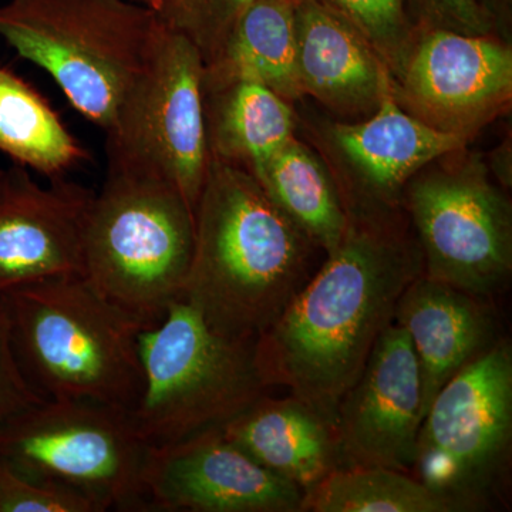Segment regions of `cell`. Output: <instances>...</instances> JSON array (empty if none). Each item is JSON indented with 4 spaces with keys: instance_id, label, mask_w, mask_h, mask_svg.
Wrapping results in <instances>:
<instances>
[{
    "instance_id": "cell-1",
    "label": "cell",
    "mask_w": 512,
    "mask_h": 512,
    "mask_svg": "<svg viewBox=\"0 0 512 512\" xmlns=\"http://www.w3.org/2000/svg\"><path fill=\"white\" fill-rule=\"evenodd\" d=\"M421 274L419 245L399 212L349 214L339 247L255 340L262 382L269 390H288L336 426L343 394L394 322L400 296Z\"/></svg>"
},
{
    "instance_id": "cell-2",
    "label": "cell",
    "mask_w": 512,
    "mask_h": 512,
    "mask_svg": "<svg viewBox=\"0 0 512 512\" xmlns=\"http://www.w3.org/2000/svg\"><path fill=\"white\" fill-rule=\"evenodd\" d=\"M194 220L180 299L225 338L255 343L315 274L320 249L247 168L215 158Z\"/></svg>"
},
{
    "instance_id": "cell-3",
    "label": "cell",
    "mask_w": 512,
    "mask_h": 512,
    "mask_svg": "<svg viewBox=\"0 0 512 512\" xmlns=\"http://www.w3.org/2000/svg\"><path fill=\"white\" fill-rule=\"evenodd\" d=\"M10 348L45 400H92L131 410L143 390L141 328L83 275L0 293Z\"/></svg>"
},
{
    "instance_id": "cell-4",
    "label": "cell",
    "mask_w": 512,
    "mask_h": 512,
    "mask_svg": "<svg viewBox=\"0 0 512 512\" xmlns=\"http://www.w3.org/2000/svg\"><path fill=\"white\" fill-rule=\"evenodd\" d=\"M194 210L174 185L107 170L84 228V278L143 329L180 299L194 251Z\"/></svg>"
},
{
    "instance_id": "cell-5",
    "label": "cell",
    "mask_w": 512,
    "mask_h": 512,
    "mask_svg": "<svg viewBox=\"0 0 512 512\" xmlns=\"http://www.w3.org/2000/svg\"><path fill=\"white\" fill-rule=\"evenodd\" d=\"M161 20L127 0H8L0 39L42 67L70 104L106 133L143 72Z\"/></svg>"
},
{
    "instance_id": "cell-6",
    "label": "cell",
    "mask_w": 512,
    "mask_h": 512,
    "mask_svg": "<svg viewBox=\"0 0 512 512\" xmlns=\"http://www.w3.org/2000/svg\"><path fill=\"white\" fill-rule=\"evenodd\" d=\"M143 390L131 420L150 447L220 430L269 389L254 343L225 338L183 301L138 335Z\"/></svg>"
},
{
    "instance_id": "cell-7",
    "label": "cell",
    "mask_w": 512,
    "mask_h": 512,
    "mask_svg": "<svg viewBox=\"0 0 512 512\" xmlns=\"http://www.w3.org/2000/svg\"><path fill=\"white\" fill-rule=\"evenodd\" d=\"M150 446L128 410L92 400H42L0 423V460L77 491L101 512L148 511Z\"/></svg>"
},
{
    "instance_id": "cell-8",
    "label": "cell",
    "mask_w": 512,
    "mask_h": 512,
    "mask_svg": "<svg viewBox=\"0 0 512 512\" xmlns=\"http://www.w3.org/2000/svg\"><path fill=\"white\" fill-rule=\"evenodd\" d=\"M511 456L512 346L504 336L434 397L412 473L460 512L494 510L510 484Z\"/></svg>"
},
{
    "instance_id": "cell-9",
    "label": "cell",
    "mask_w": 512,
    "mask_h": 512,
    "mask_svg": "<svg viewBox=\"0 0 512 512\" xmlns=\"http://www.w3.org/2000/svg\"><path fill=\"white\" fill-rule=\"evenodd\" d=\"M402 208L424 275L488 299L507 291L512 205L480 154L464 147L426 165L404 188Z\"/></svg>"
},
{
    "instance_id": "cell-10",
    "label": "cell",
    "mask_w": 512,
    "mask_h": 512,
    "mask_svg": "<svg viewBox=\"0 0 512 512\" xmlns=\"http://www.w3.org/2000/svg\"><path fill=\"white\" fill-rule=\"evenodd\" d=\"M106 134L109 168L167 181L195 210L210 150L204 60L194 43L161 22L146 66Z\"/></svg>"
},
{
    "instance_id": "cell-11",
    "label": "cell",
    "mask_w": 512,
    "mask_h": 512,
    "mask_svg": "<svg viewBox=\"0 0 512 512\" xmlns=\"http://www.w3.org/2000/svg\"><path fill=\"white\" fill-rule=\"evenodd\" d=\"M392 94L427 126L471 141L510 110L511 43L497 35L416 25L409 52L392 77Z\"/></svg>"
},
{
    "instance_id": "cell-12",
    "label": "cell",
    "mask_w": 512,
    "mask_h": 512,
    "mask_svg": "<svg viewBox=\"0 0 512 512\" xmlns=\"http://www.w3.org/2000/svg\"><path fill=\"white\" fill-rule=\"evenodd\" d=\"M144 488L148 511L164 512H302L305 498L221 429L151 447Z\"/></svg>"
},
{
    "instance_id": "cell-13",
    "label": "cell",
    "mask_w": 512,
    "mask_h": 512,
    "mask_svg": "<svg viewBox=\"0 0 512 512\" xmlns=\"http://www.w3.org/2000/svg\"><path fill=\"white\" fill-rule=\"evenodd\" d=\"M338 163L336 178L349 214H397L407 183L437 158L468 146L467 138L444 133L407 113L384 94L365 120L336 121L323 130Z\"/></svg>"
},
{
    "instance_id": "cell-14",
    "label": "cell",
    "mask_w": 512,
    "mask_h": 512,
    "mask_svg": "<svg viewBox=\"0 0 512 512\" xmlns=\"http://www.w3.org/2000/svg\"><path fill=\"white\" fill-rule=\"evenodd\" d=\"M421 426L419 362L406 330L387 326L336 413L345 467L412 473Z\"/></svg>"
},
{
    "instance_id": "cell-15",
    "label": "cell",
    "mask_w": 512,
    "mask_h": 512,
    "mask_svg": "<svg viewBox=\"0 0 512 512\" xmlns=\"http://www.w3.org/2000/svg\"><path fill=\"white\" fill-rule=\"evenodd\" d=\"M93 197L63 178L43 187L23 165L0 170V293L84 274V228Z\"/></svg>"
},
{
    "instance_id": "cell-16",
    "label": "cell",
    "mask_w": 512,
    "mask_h": 512,
    "mask_svg": "<svg viewBox=\"0 0 512 512\" xmlns=\"http://www.w3.org/2000/svg\"><path fill=\"white\" fill-rule=\"evenodd\" d=\"M394 323L412 342L421 379V421L441 387L504 338L495 299L421 274L400 296Z\"/></svg>"
},
{
    "instance_id": "cell-17",
    "label": "cell",
    "mask_w": 512,
    "mask_h": 512,
    "mask_svg": "<svg viewBox=\"0 0 512 512\" xmlns=\"http://www.w3.org/2000/svg\"><path fill=\"white\" fill-rule=\"evenodd\" d=\"M295 28L303 96L340 116L375 113L392 90V74L365 37L313 0H296Z\"/></svg>"
},
{
    "instance_id": "cell-18",
    "label": "cell",
    "mask_w": 512,
    "mask_h": 512,
    "mask_svg": "<svg viewBox=\"0 0 512 512\" xmlns=\"http://www.w3.org/2000/svg\"><path fill=\"white\" fill-rule=\"evenodd\" d=\"M221 430L256 463L303 495L342 468L335 424L293 394H262Z\"/></svg>"
},
{
    "instance_id": "cell-19",
    "label": "cell",
    "mask_w": 512,
    "mask_h": 512,
    "mask_svg": "<svg viewBox=\"0 0 512 512\" xmlns=\"http://www.w3.org/2000/svg\"><path fill=\"white\" fill-rule=\"evenodd\" d=\"M296 0H255L235 22L214 59L204 64V89L231 80L265 84L285 100L303 97L296 66Z\"/></svg>"
},
{
    "instance_id": "cell-20",
    "label": "cell",
    "mask_w": 512,
    "mask_h": 512,
    "mask_svg": "<svg viewBox=\"0 0 512 512\" xmlns=\"http://www.w3.org/2000/svg\"><path fill=\"white\" fill-rule=\"evenodd\" d=\"M210 158L254 170L295 137L291 101L256 80L204 89Z\"/></svg>"
},
{
    "instance_id": "cell-21",
    "label": "cell",
    "mask_w": 512,
    "mask_h": 512,
    "mask_svg": "<svg viewBox=\"0 0 512 512\" xmlns=\"http://www.w3.org/2000/svg\"><path fill=\"white\" fill-rule=\"evenodd\" d=\"M249 173L323 254L339 247L349 212L335 174L315 151L292 137Z\"/></svg>"
},
{
    "instance_id": "cell-22",
    "label": "cell",
    "mask_w": 512,
    "mask_h": 512,
    "mask_svg": "<svg viewBox=\"0 0 512 512\" xmlns=\"http://www.w3.org/2000/svg\"><path fill=\"white\" fill-rule=\"evenodd\" d=\"M0 151L50 180L86 158L56 111L18 74L0 66Z\"/></svg>"
},
{
    "instance_id": "cell-23",
    "label": "cell",
    "mask_w": 512,
    "mask_h": 512,
    "mask_svg": "<svg viewBox=\"0 0 512 512\" xmlns=\"http://www.w3.org/2000/svg\"><path fill=\"white\" fill-rule=\"evenodd\" d=\"M302 512H460L416 477L386 467L333 471L303 498Z\"/></svg>"
},
{
    "instance_id": "cell-24",
    "label": "cell",
    "mask_w": 512,
    "mask_h": 512,
    "mask_svg": "<svg viewBox=\"0 0 512 512\" xmlns=\"http://www.w3.org/2000/svg\"><path fill=\"white\" fill-rule=\"evenodd\" d=\"M353 26L386 64L392 77L409 52L416 23L409 0H313Z\"/></svg>"
},
{
    "instance_id": "cell-25",
    "label": "cell",
    "mask_w": 512,
    "mask_h": 512,
    "mask_svg": "<svg viewBox=\"0 0 512 512\" xmlns=\"http://www.w3.org/2000/svg\"><path fill=\"white\" fill-rule=\"evenodd\" d=\"M255 0H165L156 9L164 26L194 43L204 64L211 62L239 16Z\"/></svg>"
},
{
    "instance_id": "cell-26",
    "label": "cell",
    "mask_w": 512,
    "mask_h": 512,
    "mask_svg": "<svg viewBox=\"0 0 512 512\" xmlns=\"http://www.w3.org/2000/svg\"><path fill=\"white\" fill-rule=\"evenodd\" d=\"M0 512H101L89 498L19 473L0 460Z\"/></svg>"
},
{
    "instance_id": "cell-27",
    "label": "cell",
    "mask_w": 512,
    "mask_h": 512,
    "mask_svg": "<svg viewBox=\"0 0 512 512\" xmlns=\"http://www.w3.org/2000/svg\"><path fill=\"white\" fill-rule=\"evenodd\" d=\"M417 26L446 29L463 35H495L493 20L483 0H409Z\"/></svg>"
},
{
    "instance_id": "cell-28",
    "label": "cell",
    "mask_w": 512,
    "mask_h": 512,
    "mask_svg": "<svg viewBox=\"0 0 512 512\" xmlns=\"http://www.w3.org/2000/svg\"><path fill=\"white\" fill-rule=\"evenodd\" d=\"M42 400L45 399L35 393L20 372L10 348L5 315L0 308V423Z\"/></svg>"
},
{
    "instance_id": "cell-29",
    "label": "cell",
    "mask_w": 512,
    "mask_h": 512,
    "mask_svg": "<svg viewBox=\"0 0 512 512\" xmlns=\"http://www.w3.org/2000/svg\"><path fill=\"white\" fill-rule=\"evenodd\" d=\"M483 3L493 20L495 35L511 43L512 0H483Z\"/></svg>"
},
{
    "instance_id": "cell-30",
    "label": "cell",
    "mask_w": 512,
    "mask_h": 512,
    "mask_svg": "<svg viewBox=\"0 0 512 512\" xmlns=\"http://www.w3.org/2000/svg\"><path fill=\"white\" fill-rule=\"evenodd\" d=\"M511 168V141L508 140L503 146L494 150L493 158H491L490 173L497 178L498 183L503 184L504 188H511Z\"/></svg>"
},
{
    "instance_id": "cell-31",
    "label": "cell",
    "mask_w": 512,
    "mask_h": 512,
    "mask_svg": "<svg viewBox=\"0 0 512 512\" xmlns=\"http://www.w3.org/2000/svg\"><path fill=\"white\" fill-rule=\"evenodd\" d=\"M148 2L151 3V8L156 10L157 8H160L161 5H163L165 0H148Z\"/></svg>"
},
{
    "instance_id": "cell-32",
    "label": "cell",
    "mask_w": 512,
    "mask_h": 512,
    "mask_svg": "<svg viewBox=\"0 0 512 512\" xmlns=\"http://www.w3.org/2000/svg\"><path fill=\"white\" fill-rule=\"evenodd\" d=\"M0 170H2V168H0Z\"/></svg>"
}]
</instances>
